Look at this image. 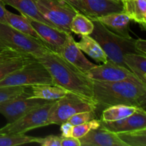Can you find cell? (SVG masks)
Returning a JSON list of instances; mask_svg holds the SVG:
<instances>
[{
  "mask_svg": "<svg viewBox=\"0 0 146 146\" xmlns=\"http://www.w3.org/2000/svg\"><path fill=\"white\" fill-rule=\"evenodd\" d=\"M93 101L96 109L129 105L145 109L146 84L137 77L115 82L93 81Z\"/></svg>",
  "mask_w": 146,
  "mask_h": 146,
  "instance_id": "6da1fadb",
  "label": "cell"
},
{
  "mask_svg": "<svg viewBox=\"0 0 146 146\" xmlns=\"http://www.w3.org/2000/svg\"><path fill=\"white\" fill-rule=\"evenodd\" d=\"M39 61L51 75L54 84L93 101V80L59 54L49 51Z\"/></svg>",
  "mask_w": 146,
  "mask_h": 146,
  "instance_id": "7a4b0ae2",
  "label": "cell"
},
{
  "mask_svg": "<svg viewBox=\"0 0 146 146\" xmlns=\"http://www.w3.org/2000/svg\"><path fill=\"white\" fill-rule=\"evenodd\" d=\"M91 21L94 23V30L89 36L101 46L108 60L127 68L123 61L124 55L127 54H141L135 48V39L132 37L121 36L110 31L98 20Z\"/></svg>",
  "mask_w": 146,
  "mask_h": 146,
  "instance_id": "3957f363",
  "label": "cell"
},
{
  "mask_svg": "<svg viewBox=\"0 0 146 146\" xmlns=\"http://www.w3.org/2000/svg\"><path fill=\"white\" fill-rule=\"evenodd\" d=\"M0 50L14 51L35 58L51 51L36 38L3 23H0Z\"/></svg>",
  "mask_w": 146,
  "mask_h": 146,
  "instance_id": "277c9868",
  "label": "cell"
},
{
  "mask_svg": "<svg viewBox=\"0 0 146 146\" xmlns=\"http://www.w3.org/2000/svg\"><path fill=\"white\" fill-rule=\"evenodd\" d=\"M38 84L54 85L46 67L35 58L0 81V87L29 86Z\"/></svg>",
  "mask_w": 146,
  "mask_h": 146,
  "instance_id": "5b68a950",
  "label": "cell"
},
{
  "mask_svg": "<svg viewBox=\"0 0 146 146\" xmlns=\"http://www.w3.org/2000/svg\"><path fill=\"white\" fill-rule=\"evenodd\" d=\"M91 111H96L94 101L68 92L64 97L54 101L48 116V123L50 125H61L78 113Z\"/></svg>",
  "mask_w": 146,
  "mask_h": 146,
  "instance_id": "8992f818",
  "label": "cell"
},
{
  "mask_svg": "<svg viewBox=\"0 0 146 146\" xmlns=\"http://www.w3.org/2000/svg\"><path fill=\"white\" fill-rule=\"evenodd\" d=\"M55 101H49L28 113L12 123L0 128V134H23L37 128L50 125L48 116Z\"/></svg>",
  "mask_w": 146,
  "mask_h": 146,
  "instance_id": "52a82bcc",
  "label": "cell"
},
{
  "mask_svg": "<svg viewBox=\"0 0 146 146\" xmlns=\"http://www.w3.org/2000/svg\"><path fill=\"white\" fill-rule=\"evenodd\" d=\"M40 12L58 30L71 34L70 24L78 12L65 0H36Z\"/></svg>",
  "mask_w": 146,
  "mask_h": 146,
  "instance_id": "ba28073f",
  "label": "cell"
},
{
  "mask_svg": "<svg viewBox=\"0 0 146 146\" xmlns=\"http://www.w3.org/2000/svg\"><path fill=\"white\" fill-rule=\"evenodd\" d=\"M28 96L29 94L25 90L23 94L0 103V113L5 117L8 123L17 121L31 110L49 101L39 98H30Z\"/></svg>",
  "mask_w": 146,
  "mask_h": 146,
  "instance_id": "9c48e42d",
  "label": "cell"
},
{
  "mask_svg": "<svg viewBox=\"0 0 146 146\" xmlns=\"http://www.w3.org/2000/svg\"><path fill=\"white\" fill-rule=\"evenodd\" d=\"M78 12L92 20L114 12L123 11L122 0H65Z\"/></svg>",
  "mask_w": 146,
  "mask_h": 146,
  "instance_id": "30bf717a",
  "label": "cell"
},
{
  "mask_svg": "<svg viewBox=\"0 0 146 146\" xmlns=\"http://www.w3.org/2000/svg\"><path fill=\"white\" fill-rule=\"evenodd\" d=\"M93 81L101 82H115L136 77L128 68L111 60L101 65H96L86 73Z\"/></svg>",
  "mask_w": 146,
  "mask_h": 146,
  "instance_id": "8fae6325",
  "label": "cell"
},
{
  "mask_svg": "<svg viewBox=\"0 0 146 146\" xmlns=\"http://www.w3.org/2000/svg\"><path fill=\"white\" fill-rule=\"evenodd\" d=\"M56 54H59L64 59L84 74L96 66L86 58L82 51L77 46L76 42L71 34L67 35L64 45Z\"/></svg>",
  "mask_w": 146,
  "mask_h": 146,
  "instance_id": "7c38bea8",
  "label": "cell"
},
{
  "mask_svg": "<svg viewBox=\"0 0 146 146\" xmlns=\"http://www.w3.org/2000/svg\"><path fill=\"white\" fill-rule=\"evenodd\" d=\"M28 19L33 28L35 29L37 34L41 38V41L51 51L58 53L67 38V35L69 34L58 30L54 27L35 20Z\"/></svg>",
  "mask_w": 146,
  "mask_h": 146,
  "instance_id": "4fadbf2b",
  "label": "cell"
},
{
  "mask_svg": "<svg viewBox=\"0 0 146 146\" xmlns=\"http://www.w3.org/2000/svg\"><path fill=\"white\" fill-rule=\"evenodd\" d=\"M101 125L115 133L146 128L145 110L142 108H138L136 112L133 114L118 121L111 122H104L101 121Z\"/></svg>",
  "mask_w": 146,
  "mask_h": 146,
  "instance_id": "5bb4252c",
  "label": "cell"
},
{
  "mask_svg": "<svg viewBox=\"0 0 146 146\" xmlns=\"http://www.w3.org/2000/svg\"><path fill=\"white\" fill-rule=\"evenodd\" d=\"M81 146H127L116 133L101 126L79 138Z\"/></svg>",
  "mask_w": 146,
  "mask_h": 146,
  "instance_id": "9a60e30c",
  "label": "cell"
},
{
  "mask_svg": "<svg viewBox=\"0 0 146 146\" xmlns=\"http://www.w3.org/2000/svg\"><path fill=\"white\" fill-rule=\"evenodd\" d=\"M94 19L99 21L108 29L118 35L125 38L131 37L129 34V26L131 19L123 11L111 13Z\"/></svg>",
  "mask_w": 146,
  "mask_h": 146,
  "instance_id": "2e32d148",
  "label": "cell"
},
{
  "mask_svg": "<svg viewBox=\"0 0 146 146\" xmlns=\"http://www.w3.org/2000/svg\"><path fill=\"white\" fill-rule=\"evenodd\" d=\"M34 57L11 51L0 50V81L11 73L19 69Z\"/></svg>",
  "mask_w": 146,
  "mask_h": 146,
  "instance_id": "e0dca14e",
  "label": "cell"
},
{
  "mask_svg": "<svg viewBox=\"0 0 146 146\" xmlns=\"http://www.w3.org/2000/svg\"><path fill=\"white\" fill-rule=\"evenodd\" d=\"M4 4L9 5L19 11L24 17L31 19L39 21L48 25L49 27H56L42 15L36 4V0H1Z\"/></svg>",
  "mask_w": 146,
  "mask_h": 146,
  "instance_id": "ac0fdd59",
  "label": "cell"
},
{
  "mask_svg": "<svg viewBox=\"0 0 146 146\" xmlns=\"http://www.w3.org/2000/svg\"><path fill=\"white\" fill-rule=\"evenodd\" d=\"M26 91L29 94V98H39L46 101H56L64 97L67 90L51 84H38L26 86Z\"/></svg>",
  "mask_w": 146,
  "mask_h": 146,
  "instance_id": "d6986e66",
  "label": "cell"
},
{
  "mask_svg": "<svg viewBox=\"0 0 146 146\" xmlns=\"http://www.w3.org/2000/svg\"><path fill=\"white\" fill-rule=\"evenodd\" d=\"M123 11L146 29V0H122Z\"/></svg>",
  "mask_w": 146,
  "mask_h": 146,
  "instance_id": "ffe728a7",
  "label": "cell"
},
{
  "mask_svg": "<svg viewBox=\"0 0 146 146\" xmlns=\"http://www.w3.org/2000/svg\"><path fill=\"white\" fill-rule=\"evenodd\" d=\"M76 45L81 51L86 53L96 62L105 63L108 60L101 46L89 35L81 36V40L76 42Z\"/></svg>",
  "mask_w": 146,
  "mask_h": 146,
  "instance_id": "44dd1931",
  "label": "cell"
},
{
  "mask_svg": "<svg viewBox=\"0 0 146 146\" xmlns=\"http://www.w3.org/2000/svg\"><path fill=\"white\" fill-rule=\"evenodd\" d=\"M6 21H7V24L11 26L12 28L15 29L16 30L20 31V32H22L27 35L36 38L40 42L42 43L43 44H44L43 41H41L38 34L36 33V31L31 25L28 19L24 17V15H17V14H14V13L7 10V11H6Z\"/></svg>",
  "mask_w": 146,
  "mask_h": 146,
  "instance_id": "7402d4cb",
  "label": "cell"
},
{
  "mask_svg": "<svg viewBox=\"0 0 146 146\" xmlns=\"http://www.w3.org/2000/svg\"><path fill=\"white\" fill-rule=\"evenodd\" d=\"M123 61L127 68L144 84H146V56L138 54L124 55Z\"/></svg>",
  "mask_w": 146,
  "mask_h": 146,
  "instance_id": "603a6c76",
  "label": "cell"
},
{
  "mask_svg": "<svg viewBox=\"0 0 146 146\" xmlns=\"http://www.w3.org/2000/svg\"><path fill=\"white\" fill-rule=\"evenodd\" d=\"M139 107L129 105H114L104 108L101 114V121L111 122L130 116L136 112Z\"/></svg>",
  "mask_w": 146,
  "mask_h": 146,
  "instance_id": "cb8c5ba5",
  "label": "cell"
},
{
  "mask_svg": "<svg viewBox=\"0 0 146 146\" xmlns=\"http://www.w3.org/2000/svg\"><path fill=\"white\" fill-rule=\"evenodd\" d=\"M70 30L71 33L78 35H90L94 30V23L89 18L78 12L71 21Z\"/></svg>",
  "mask_w": 146,
  "mask_h": 146,
  "instance_id": "d4e9b609",
  "label": "cell"
},
{
  "mask_svg": "<svg viewBox=\"0 0 146 146\" xmlns=\"http://www.w3.org/2000/svg\"><path fill=\"white\" fill-rule=\"evenodd\" d=\"M116 134L127 146H146V128Z\"/></svg>",
  "mask_w": 146,
  "mask_h": 146,
  "instance_id": "484cf974",
  "label": "cell"
},
{
  "mask_svg": "<svg viewBox=\"0 0 146 146\" xmlns=\"http://www.w3.org/2000/svg\"><path fill=\"white\" fill-rule=\"evenodd\" d=\"M39 138L23 134H0V146H15L36 143Z\"/></svg>",
  "mask_w": 146,
  "mask_h": 146,
  "instance_id": "4316f807",
  "label": "cell"
},
{
  "mask_svg": "<svg viewBox=\"0 0 146 146\" xmlns=\"http://www.w3.org/2000/svg\"><path fill=\"white\" fill-rule=\"evenodd\" d=\"M101 126V120L94 119L85 123L74 125L72 131V137L76 138H81L86 135L91 130L96 129Z\"/></svg>",
  "mask_w": 146,
  "mask_h": 146,
  "instance_id": "83f0119b",
  "label": "cell"
},
{
  "mask_svg": "<svg viewBox=\"0 0 146 146\" xmlns=\"http://www.w3.org/2000/svg\"><path fill=\"white\" fill-rule=\"evenodd\" d=\"M26 86H3L0 87V103L14 98L25 91Z\"/></svg>",
  "mask_w": 146,
  "mask_h": 146,
  "instance_id": "f1b7e54d",
  "label": "cell"
},
{
  "mask_svg": "<svg viewBox=\"0 0 146 146\" xmlns=\"http://www.w3.org/2000/svg\"><path fill=\"white\" fill-rule=\"evenodd\" d=\"M96 118V111H84V112L78 113L75 115H72L67 121L73 125H77L79 124L85 123L88 121L94 120Z\"/></svg>",
  "mask_w": 146,
  "mask_h": 146,
  "instance_id": "f546056e",
  "label": "cell"
},
{
  "mask_svg": "<svg viewBox=\"0 0 146 146\" xmlns=\"http://www.w3.org/2000/svg\"><path fill=\"white\" fill-rule=\"evenodd\" d=\"M61 135H50L45 138H39L36 143L40 144L42 146H61Z\"/></svg>",
  "mask_w": 146,
  "mask_h": 146,
  "instance_id": "4dcf8cb0",
  "label": "cell"
},
{
  "mask_svg": "<svg viewBox=\"0 0 146 146\" xmlns=\"http://www.w3.org/2000/svg\"><path fill=\"white\" fill-rule=\"evenodd\" d=\"M60 125H61L60 130L61 131V136L64 137V138L72 136V131L73 128H74V125L72 124H71L68 121H66Z\"/></svg>",
  "mask_w": 146,
  "mask_h": 146,
  "instance_id": "1f68e13d",
  "label": "cell"
},
{
  "mask_svg": "<svg viewBox=\"0 0 146 146\" xmlns=\"http://www.w3.org/2000/svg\"><path fill=\"white\" fill-rule=\"evenodd\" d=\"M61 146H81V143L78 138L74 137H64L61 136Z\"/></svg>",
  "mask_w": 146,
  "mask_h": 146,
  "instance_id": "d6a6232c",
  "label": "cell"
},
{
  "mask_svg": "<svg viewBox=\"0 0 146 146\" xmlns=\"http://www.w3.org/2000/svg\"><path fill=\"white\" fill-rule=\"evenodd\" d=\"M135 47L137 51L142 55L146 56V41L142 38L135 39Z\"/></svg>",
  "mask_w": 146,
  "mask_h": 146,
  "instance_id": "836d02e7",
  "label": "cell"
},
{
  "mask_svg": "<svg viewBox=\"0 0 146 146\" xmlns=\"http://www.w3.org/2000/svg\"><path fill=\"white\" fill-rule=\"evenodd\" d=\"M6 11H7V9L4 6L0 4V23L7 24V21H6Z\"/></svg>",
  "mask_w": 146,
  "mask_h": 146,
  "instance_id": "e575fe53",
  "label": "cell"
},
{
  "mask_svg": "<svg viewBox=\"0 0 146 146\" xmlns=\"http://www.w3.org/2000/svg\"><path fill=\"white\" fill-rule=\"evenodd\" d=\"M0 1H1V0H0Z\"/></svg>",
  "mask_w": 146,
  "mask_h": 146,
  "instance_id": "d590c367",
  "label": "cell"
}]
</instances>
